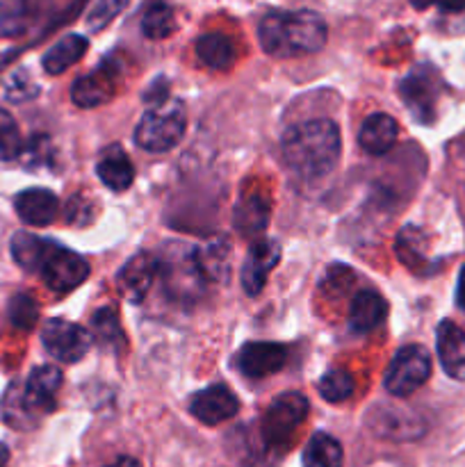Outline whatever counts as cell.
I'll return each instance as SVG.
<instances>
[{"mask_svg": "<svg viewBox=\"0 0 465 467\" xmlns=\"http://www.w3.org/2000/svg\"><path fill=\"white\" fill-rule=\"evenodd\" d=\"M23 150L21 132H18L16 121L7 109H0V160L18 158Z\"/></svg>", "mask_w": 465, "mask_h": 467, "instance_id": "33", "label": "cell"}, {"mask_svg": "<svg viewBox=\"0 0 465 467\" xmlns=\"http://www.w3.org/2000/svg\"><path fill=\"white\" fill-rule=\"evenodd\" d=\"M3 418L5 422L12 429H18V431H27L36 424V415L27 409L26 400H23V386L18 383H12L7 388L3 397Z\"/></svg>", "mask_w": 465, "mask_h": 467, "instance_id": "26", "label": "cell"}, {"mask_svg": "<svg viewBox=\"0 0 465 467\" xmlns=\"http://www.w3.org/2000/svg\"><path fill=\"white\" fill-rule=\"evenodd\" d=\"M187 117L181 103L150 108L135 128V144L149 153H167L181 144L185 135Z\"/></svg>", "mask_w": 465, "mask_h": 467, "instance_id": "4", "label": "cell"}, {"mask_svg": "<svg viewBox=\"0 0 465 467\" xmlns=\"http://www.w3.org/2000/svg\"><path fill=\"white\" fill-rule=\"evenodd\" d=\"M164 292L178 304H194L205 290V276L199 254L185 242H167L155 260Z\"/></svg>", "mask_w": 465, "mask_h": 467, "instance_id": "3", "label": "cell"}, {"mask_svg": "<svg viewBox=\"0 0 465 467\" xmlns=\"http://www.w3.org/2000/svg\"><path fill=\"white\" fill-rule=\"evenodd\" d=\"M30 3L27 0H0V35L18 36L30 26Z\"/></svg>", "mask_w": 465, "mask_h": 467, "instance_id": "28", "label": "cell"}, {"mask_svg": "<svg viewBox=\"0 0 465 467\" xmlns=\"http://www.w3.org/2000/svg\"><path fill=\"white\" fill-rule=\"evenodd\" d=\"M196 57L205 64L208 68L214 71H226L235 62V50H232L231 39L226 35H219V32H208V35H201L194 44Z\"/></svg>", "mask_w": 465, "mask_h": 467, "instance_id": "24", "label": "cell"}, {"mask_svg": "<svg viewBox=\"0 0 465 467\" xmlns=\"http://www.w3.org/2000/svg\"><path fill=\"white\" fill-rule=\"evenodd\" d=\"M62 388V372L55 365H41L32 369L23 386V400L27 409L39 418V415L50 413L55 409V395Z\"/></svg>", "mask_w": 465, "mask_h": 467, "instance_id": "14", "label": "cell"}, {"mask_svg": "<svg viewBox=\"0 0 465 467\" xmlns=\"http://www.w3.org/2000/svg\"><path fill=\"white\" fill-rule=\"evenodd\" d=\"M55 249V242L41 240V237L32 235V233L18 231L12 237V255L16 260L18 267L27 269V272H39L41 265L46 263L50 251Z\"/></svg>", "mask_w": 465, "mask_h": 467, "instance_id": "23", "label": "cell"}, {"mask_svg": "<svg viewBox=\"0 0 465 467\" xmlns=\"http://www.w3.org/2000/svg\"><path fill=\"white\" fill-rule=\"evenodd\" d=\"M48 150H50L48 140H46V137H35V140L21 150V153L27 162H35L36 167V164H46L44 160H48Z\"/></svg>", "mask_w": 465, "mask_h": 467, "instance_id": "36", "label": "cell"}, {"mask_svg": "<svg viewBox=\"0 0 465 467\" xmlns=\"http://www.w3.org/2000/svg\"><path fill=\"white\" fill-rule=\"evenodd\" d=\"M91 328H94V336L103 342L105 347H112V349H121L123 347V331L119 327V317L112 308H100L98 313L91 317Z\"/></svg>", "mask_w": 465, "mask_h": 467, "instance_id": "30", "label": "cell"}, {"mask_svg": "<svg viewBox=\"0 0 465 467\" xmlns=\"http://www.w3.org/2000/svg\"><path fill=\"white\" fill-rule=\"evenodd\" d=\"M287 349L276 342H249L235 356V368L246 379H264L285 368Z\"/></svg>", "mask_w": 465, "mask_h": 467, "instance_id": "10", "label": "cell"}, {"mask_svg": "<svg viewBox=\"0 0 465 467\" xmlns=\"http://www.w3.org/2000/svg\"><path fill=\"white\" fill-rule=\"evenodd\" d=\"M388 315V304L378 292L360 290L349 308V327L354 333H369L381 327Z\"/></svg>", "mask_w": 465, "mask_h": 467, "instance_id": "20", "label": "cell"}, {"mask_svg": "<svg viewBox=\"0 0 465 467\" xmlns=\"http://www.w3.org/2000/svg\"><path fill=\"white\" fill-rule=\"evenodd\" d=\"M438 358L447 377L465 381V333L450 319H442L436 331Z\"/></svg>", "mask_w": 465, "mask_h": 467, "instance_id": "15", "label": "cell"}, {"mask_svg": "<svg viewBox=\"0 0 465 467\" xmlns=\"http://www.w3.org/2000/svg\"><path fill=\"white\" fill-rule=\"evenodd\" d=\"M176 30V16L167 3H153L141 16V32L149 39H167Z\"/></svg>", "mask_w": 465, "mask_h": 467, "instance_id": "27", "label": "cell"}, {"mask_svg": "<svg viewBox=\"0 0 465 467\" xmlns=\"http://www.w3.org/2000/svg\"><path fill=\"white\" fill-rule=\"evenodd\" d=\"M397 135V121L390 117V114H369L363 121L358 132V144L365 153L369 155H383L395 146Z\"/></svg>", "mask_w": 465, "mask_h": 467, "instance_id": "18", "label": "cell"}, {"mask_svg": "<svg viewBox=\"0 0 465 467\" xmlns=\"http://www.w3.org/2000/svg\"><path fill=\"white\" fill-rule=\"evenodd\" d=\"M440 7L445 12H463L465 0H440Z\"/></svg>", "mask_w": 465, "mask_h": 467, "instance_id": "38", "label": "cell"}, {"mask_svg": "<svg viewBox=\"0 0 465 467\" xmlns=\"http://www.w3.org/2000/svg\"><path fill=\"white\" fill-rule=\"evenodd\" d=\"M251 467H269V465H263V463H253Z\"/></svg>", "mask_w": 465, "mask_h": 467, "instance_id": "42", "label": "cell"}, {"mask_svg": "<svg viewBox=\"0 0 465 467\" xmlns=\"http://www.w3.org/2000/svg\"><path fill=\"white\" fill-rule=\"evenodd\" d=\"M7 315L12 327H16L18 331H30L36 319H39V308H36V301L30 295H16L9 301Z\"/></svg>", "mask_w": 465, "mask_h": 467, "instance_id": "32", "label": "cell"}, {"mask_svg": "<svg viewBox=\"0 0 465 467\" xmlns=\"http://www.w3.org/2000/svg\"><path fill=\"white\" fill-rule=\"evenodd\" d=\"M96 173H98L100 182L112 192H123L132 185L135 181V169H132L130 158L121 146H109L96 162Z\"/></svg>", "mask_w": 465, "mask_h": 467, "instance_id": "19", "label": "cell"}, {"mask_svg": "<svg viewBox=\"0 0 465 467\" xmlns=\"http://www.w3.org/2000/svg\"><path fill=\"white\" fill-rule=\"evenodd\" d=\"M126 3L128 0H98V3L94 5V9L89 12V16H87V26H89V30L91 32L103 30V27L108 26V23L112 21L123 7H126Z\"/></svg>", "mask_w": 465, "mask_h": 467, "instance_id": "34", "label": "cell"}, {"mask_svg": "<svg viewBox=\"0 0 465 467\" xmlns=\"http://www.w3.org/2000/svg\"><path fill=\"white\" fill-rule=\"evenodd\" d=\"M155 272H158V263L150 254L140 251L126 260L117 274V290L130 304H140L146 295H149L150 285H153Z\"/></svg>", "mask_w": 465, "mask_h": 467, "instance_id": "11", "label": "cell"}, {"mask_svg": "<svg viewBox=\"0 0 465 467\" xmlns=\"http://www.w3.org/2000/svg\"><path fill=\"white\" fill-rule=\"evenodd\" d=\"M410 5H413L415 9H427V7H431L433 3H436V0H408Z\"/></svg>", "mask_w": 465, "mask_h": 467, "instance_id": "40", "label": "cell"}, {"mask_svg": "<svg viewBox=\"0 0 465 467\" xmlns=\"http://www.w3.org/2000/svg\"><path fill=\"white\" fill-rule=\"evenodd\" d=\"M354 392V379L345 369H331L319 381V395L331 404H340V401L349 400Z\"/></svg>", "mask_w": 465, "mask_h": 467, "instance_id": "31", "label": "cell"}, {"mask_svg": "<svg viewBox=\"0 0 465 467\" xmlns=\"http://www.w3.org/2000/svg\"><path fill=\"white\" fill-rule=\"evenodd\" d=\"M431 377V356L422 345H406L386 369V390L392 397H408Z\"/></svg>", "mask_w": 465, "mask_h": 467, "instance_id": "5", "label": "cell"}, {"mask_svg": "<svg viewBox=\"0 0 465 467\" xmlns=\"http://www.w3.org/2000/svg\"><path fill=\"white\" fill-rule=\"evenodd\" d=\"M89 48V41L82 35H67L57 41L55 46H50L44 53V71L50 76H59V73L67 71L68 67H73L76 62H80L82 55Z\"/></svg>", "mask_w": 465, "mask_h": 467, "instance_id": "22", "label": "cell"}, {"mask_svg": "<svg viewBox=\"0 0 465 467\" xmlns=\"http://www.w3.org/2000/svg\"><path fill=\"white\" fill-rule=\"evenodd\" d=\"M41 342L44 349L59 363H78L89 351L91 336L67 319H50L41 328Z\"/></svg>", "mask_w": 465, "mask_h": 467, "instance_id": "7", "label": "cell"}, {"mask_svg": "<svg viewBox=\"0 0 465 467\" xmlns=\"http://www.w3.org/2000/svg\"><path fill=\"white\" fill-rule=\"evenodd\" d=\"M108 467H141L140 463H137L135 459H130V456H123V459H119L117 463L108 465Z\"/></svg>", "mask_w": 465, "mask_h": 467, "instance_id": "39", "label": "cell"}, {"mask_svg": "<svg viewBox=\"0 0 465 467\" xmlns=\"http://www.w3.org/2000/svg\"><path fill=\"white\" fill-rule=\"evenodd\" d=\"M7 461H9V450H7V445H3V442H0V467L7 465Z\"/></svg>", "mask_w": 465, "mask_h": 467, "instance_id": "41", "label": "cell"}, {"mask_svg": "<svg viewBox=\"0 0 465 467\" xmlns=\"http://www.w3.org/2000/svg\"><path fill=\"white\" fill-rule=\"evenodd\" d=\"M340 130L331 119L292 126L281 140V153L285 167L305 181L328 176L340 160Z\"/></svg>", "mask_w": 465, "mask_h": 467, "instance_id": "1", "label": "cell"}, {"mask_svg": "<svg viewBox=\"0 0 465 467\" xmlns=\"http://www.w3.org/2000/svg\"><path fill=\"white\" fill-rule=\"evenodd\" d=\"M205 281H223L228 276V242L214 240L205 249H196Z\"/></svg>", "mask_w": 465, "mask_h": 467, "instance_id": "29", "label": "cell"}, {"mask_svg": "<svg viewBox=\"0 0 465 467\" xmlns=\"http://www.w3.org/2000/svg\"><path fill=\"white\" fill-rule=\"evenodd\" d=\"M14 208H16V214L21 217V222L30 223V226H48L57 217L59 201L50 190L32 187V190L21 192L16 196Z\"/></svg>", "mask_w": 465, "mask_h": 467, "instance_id": "17", "label": "cell"}, {"mask_svg": "<svg viewBox=\"0 0 465 467\" xmlns=\"http://www.w3.org/2000/svg\"><path fill=\"white\" fill-rule=\"evenodd\" d=\"M399 94L415 119L429 123L438 99V76L429 67H418L399 82Z\"/></svg>", "mask_w": 465, "mask_h": 467, "instance_id": "9", "label": "cell"}, {"mask_svg": "<svg viewBox=\"0 0 465 467\" xmlns=\"http://www.w3.org/2000/svg\"><path fill=\"white\" fill-rule=\"evenodd\" d=\"M456 306H459L460 310H465V265L460 267L459 285H456Z\"/></svg>", "mask_w": 465, "mask_h": 467, "instance_id": "37", "label": "cell"}, {"mask_svg": "<svg viewBox=\"0 0 465 467\" xmlns=\"http://www.w3.org/2000/svg\"><path fill=\"white\" fill-rule=\"evenodd\" d=\"M232 223H235V231L240 235H260L269 223V201L263 194H258V192L244 194L237 201Z\"/></svg>", "mask_w": 465, "mask_h": 467, "instance_id": "21", "label": "cell"}, {"mask_svg": "<svg viewBox=\"0 0 465 467\" xmlns=\"http://www.w3.org/2000/svg\"><path fill=\"white\" fill-rule=\"evenodd\" d=\"M36 96V85L23 71L14 73L7 82V99L9 100H27Z\"/></svg>", "mask_w": 465, "mask_h": 467, "instance_id": "35", "label": "cell"}, {"mask_svg": "<svg viewBox=\"0 0 465 467\" xmlns=\"http://www.w3.org/2000/svg\"><path fill=\"white\" fill-rule=\"evenodd\" d=\"M190 410L199 422L214 427V424L235 418L240 410V401L226 386H210L191 397Z\"/></svg>", "mask_w": 465, "mask_h": 467, "instance_id": "12", "label": "cell"}, {"mask_svg": "<svg viewBox=\"0 0 465 467\" xmlns=\"http://www.w3.org/2000/svg\"><path fill=\"white\" fill-rule=\"evenodd\" d=\"M114 71L109 67H98L89 76H82L73 82L71 87V100L78 108H98V105L108 103L114 96Z\"/></svg>", "mask_w": 465, "mask_h": 467, "instance_id": "16", "label": "cell"}, {"mask_svg": "<svg viewBox=\"0 0 465 467\" xmlns=\"http://www.w3.org/2000/svg\"><path fill=\"white\" fill-rule=\"evenodd\" d=\"M281 260V246L274 240H260L255 242L249 249L244 265H242V287L246 295L255 296L267 283L269 272L278 265Z\"/></svg>", "mask_w": 465, "mask_h": 467, "instance_id": "13", "label": "cell"}, {"mask_svg": "<svg viewBox=\"0 0 465 467\" xmlns=\"http://www.w3.org/2000/svg\"><path fill=\"white\" fill-rule=\"evenodd\" d=\"M39 274L48 290L71 292L80 283L87 281V276H89V265H87L85 258L73 254V251L55 244V249L50 251L46 263L41 265Z\"/></svg>", "mask_w": 465, "mask_h": 467, "instance_id": "8", "label": "cell"}, {"mask_svg": "<svg viewBox=\"0 0 465 467\" xmlns=\"http://www.w3.org/2000/svg\"><path fill=\"white\" fill-rule=\"evenodd\" d=\"M260 46L274 57H296L317 53L326 44V23L317 12H281L274 9L260 21Z\"/></svg>", "mask_w": 465, "mask_h": 467, "instance_id": "2", "label": "cell"}, {"mask_svg": "<svg viewBox=\"0 0 465 467\" xmlns=\"http://www.w3.org/2000/svg\"><path fill=\"white\" fill-rule=\"evenodd\" d=\"M308 415V400L301 392H283L263 415V438L272 450L285 447L292 433L301 427Z\"/></svg>", "mask_w": 465, "mask_h": 467, "instance_id": "6", "label": "cell"}, {"mask_svg": "<svg viewBox=\"0 0 465 467\" xmlns=\"http://www.w3.org/2000/svg\"><path fill=\"white\" fill-rule=\"evenodd\" d=\"M304 467H342V447L328 433H315L304 450Z\"/></svg>", "mask_w": 465, "mask_h": 467, "instance_id": "25", "label": "cell"}]
</instances>
